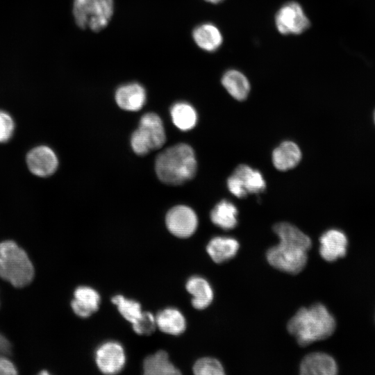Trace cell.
Returning <instances> with one entry per match:
<instances>
[{"mask_svg": "<svg viewBox=\"0 0 375 375\" xmlns=\"http://www.w3.org/2000/svg\"><path fill=\"white\" fill-rule=\"evenodd\" d=\"M274 22L278 31L283 35H299L310 26L303 8L295 1L283 4L276 12Z\"/></svg>", "mask_w": 375, "mask_h": 375, "instance_id": "52a82bcc", "label": "cell"}, {"mask_svg": "<svg viewBox=\"0 0 375 375\" xmlns=\"http://www.w3.org/2000/svg\"><path fill=\"white\" fill-rule=\"evenodd\" d=\"M10 352V344L9 341L0 333V355H8Z\"/></svg>", "mask_w": 375, "mask_h": 375, "instance_id": "f546056e", "label": "cell"}, {"mask_svg": "<svg viewBox=\"0 0 375 375\" xmlns=\"http://www.w3.org/2000/svg\"><path fill=\"white\" fill-rule=\"evenodd\" d=\"M114 12L113 0H74L73 15L76 25L94 32L108 24Z\"/></svg>", "mask_w": 375, "mask_h": 375, "instance_id": "5b68a950", "label": "cell"}, {"mask_svg": "<svg viewBox=\"0 0 375 375\" xmlns=\"http://www.w3.org/2000/svg\"><path fill=\"white\" fill-rule=\"evenodd\" d=\"M188 292L192 295V305L198 310L207 308L212 302L213 292L209 283L202 277L192 276L185 285Z\"/></svg>", "mask_w": 375, "mask_h": 375, "instance_id": "d6986e66", "label": "cell"}, {"mask_svg": "<svg viewBox=\"0 0 375 375\" xmlns=\"http://www.w3.org/2000/svg\"><path fill=\"white\" fill-rule=\"evenodd\" d=\"M172 119L174 125L181 131L193 128L197 122V113L188 103L178 102L170 110Z\"/></svg>", "mask_w": 375, "mask_h": 375, "instance_id": "cb8c5ba5", "label": "cell"}, {"mask_svg": "<svg viewBox=\"0 0 375 375\" xmlns=\"http://www.w3.org/2000/svg\"><path fill=\"white\" fill-rule=\"evenodd\" d=\"M17 373L13 363L6 356L0 355V375H14Z\"/></svg>", "mask_w": 375, "mask_h": 375, "instance_id": "f1b7e54d", "label": "cell"}, {"mask_svg": "<svg viewBox=\"0 0 375 375\" xmlns=\"http://www.w3.org/2000/svg\"><path fill=\"white\" fill-rule=\"evenodd\" d=\"M279 238V244L267 252L268 262L281 271L295 274L306 266L307 251L311 247V240L295 226L280 222L273 227Z\"/></svg>", "mask_w": 375, "mask_h": 375, "instance_id": "6da1fadb", "label": "cell"}, {"mask_svg": "<svg viewBox=\"0 0 375 375\" xmlns=\"http://www.w3.org/2000/svg\"><path fill=\"white\" fill-rule=\"evenodd\" d=\"M204 1L208 3H218L222 1L223 0H204Z\"/></svg>", "mask_w": 375, "mask_h": 375, "instance_id": "4dcf8cb0", "label": "cell"}, {"mask_svg": "<svg viewBox=\"0 0 375 375\" xmlns=\"http://www.w3.org/2000/svg\"><path fill=\"white\" fill-rule=\"evenodd\" d=\"M15 124L10 115L0 110V142H6L11 138Z\"/></svg>", "mask_w": 375, "mask_h": 375, "instance_id": "83f0119b", "label": "cell"}, {"mask_svg": "<svg viewBox=\"0 0 375 375\" xmlns=\"http://www.w3.org/2000/svg\"><path fill=\"white\" fill-rule=\"evenodd\" d=\"M112 302L117 306L120 314L131 323H134L142 315L140 303L126 299L122 295H116L112 298Z\"/></svg>", "mask_w": 375, "mask_h": 375, "instance_id": "d4e9b609", "label": "cell"}, {"mask_svg": "<svg viewBox=\"0 0 375 375\" xmlns=\"http://www.w3.org/2000/svg\"><path fill=\"white\" fill-rule=\"evenodd\" d=\"M95 361L102 373L117 374L123 369L125 365L126 356L124 348L119 342H106L96 350Z\"/></svg>", "mask_w": 375, "mask_h": 375, "instance_id": "9c48e42d", "label": "cell"}, {"mask_svg": "<svg viewBox=\"0 0 375 375\" xmlns=\"http://www.w3.org/2000/svg\"><path fill=\"white\" fill-rule=\"evenodd\" d=\"M239 249L238 242L232 238L215 237L206 247V251L216 263H222L233 258Z\"/></svg>", "mask_w": 375, "mask_h": 375, "instance_id": "ac0fdd59", "label": "cell"}, {"mask_svg": "<svg viewBox=\"0 0 375 375\" xmlns=\"http://www.w3.org/2000/svg\"><path fill=\"white\" fill-rule=\"evenodd\" d=\"M374 122H375V112H374Z\"/></svg>", "mask_w": 375, "mask_h": 375, "instance_id": "1f68e13d", "label": "cell"}, {"mask_svg": "<svg viewBox=\"0 0 375 375\" xmlns=\"http://www.w3.org/2000/svg\"><path fill=\"white\" fill-rule=\"evenodd\" d=\"M222 84L229 94L238 101L244 100L250 91L246 76L236 69H229L222 76Z\"/></svg>", "mask_w": 375, "mask_h": 375, "instance_id": "ffe728a7", "label": "cell"}, {"mask_svg": "<svg viewBox=\"0 0 375 375\" xmlns=\"http://www.w3.org/2000/svg\"><path fill=\"white\" fill-rule=\"evenodd\" d=\"M117 105L128 111L140 110L146 101L144 88L138 83H130L119 87L115 95Z\"/></svg>", "mask_w": 375, "mask_h": 375, "instance_id": "5bb4252c", "label": "cell"}, {"mask_svg": "<svg viewBox=\"0 0 375 375\" xmlns=\"http://www.w3.org/2000/svg\"><path fill=\"white\" fill-rule=\"evenodd\" d=\"M301 158L299 146L292 141L281 143L272 153V162L280 171H287L295 167Z\"/></svg>", "mask_w": 375, "mask_h": 375, "instance_id": "2e32d148", "label": "cell"}, {"mask_svg": "<svg viewBox=\"0 0 375 375\" xmlns=\"http://www.w3.org/2000/svg\"><path fill=\"white\" fill-rule=\"evenodd\" d=\"M193 372L197 375H223L224 368L217 359L213 358H202L199 359L193 366Z\"/></svg>", "mask_w": 375, "mask_h": 375, "instance_id": "484cf974", "label": "cell"}, {"mask_svg": "<svg viewBox=\"0 0 375 375\" xmlns=\"http://www.w3.org/2000/svg\"><path fill=\"white\" fill-rule=\"evenodd\" d=\"M334 317L326 308L316 303L310 308H301L290 319L288 330L301 346L331 336L335 328Z\"/></svg>", "mask_w": 375, "mask_h": 375, "instance_id": "7a4b0ae2", "label": "cell"}, {"mask_svg": "<svg viewBox=\"0 0 375 375\" xmlns=\"http://www.w3.org/2000/svg\"><path fill=\"white\" fill-rule=\"evenodd\" d=\"M192 35L196 44L208 52L215 51L223 42L221 31L211 23H204L196 26Z\"/></svg>", "mask_w": 375, "mask_h": 375, "instance_id": "e0dca14e", "label": "cell"}, {"mask_svg": "<svg viewBox=\"0 0 375 375\" xmlns=\"http://www.w3.org/2000/svg\"><path fill=\"white\" fill-rule=\"evenodd\" d=\"M238 210L229 201L222 200L210 212V219L217 226L224 230L234 228L238 224Z\"/></svg>", "mask_w": 375, "mask_h": 375, "instance_id": "603a6c76", "label": "cell"}, {"mask_svg": "<svg viewBox=\"0 0 375 375\" xmlns=\"http://www.w3.org/2000/svg\"><path fill=\"white\" fill-rule=\"evenodd\" d=\"M155 317L156 326L165 333L178 335L185 330V319L182 313L176 308H165L159 312Z\"/></svg>", "mask_w": 375, "mask_h": 375, "instance_id": "44dd1931", "label": "cell"}, {"mask_svg": "<svg viewBox=\"0 0 375 375\" xmlns=\"http://www.w3.org/2000/svg\"><path fill=\"white\" fill-rule=\"evenodd\" d=\"M132 324L133 331L139 335H150L157 326L156 317L149 312H142L141 316Z\"/></svg>", "mask_w": 375, "mask_h": 375, "instance_id": "4316f807", "label": "cell"}, {"mask_svg": "<svg viewBox=\"0 0 375 375\" xmlns=\"http://www.w3.org/2000/svg\"><path fill=\"white\" fill-rule=\"evenodd\" d=\"M319 243V253L326 261L333 262L346 255L348 240L340 230L326 231L320 237Z\"/></svg>", "mask_w": 375, "mask_h": 375, "instance_id": "7c38bea8", "label": "cell"}, {"mask_svg": "<svg viewBox=\"0 0 375 375\" xmlns=\"http://www.w3.org/2000/svg\"><path fill=\"white\" fill-rule=\"evenodd\" d=\"M144 374L147 375H177L180 371L169 361L168 353L160 350L147 356L143 363Z\"/></svg>", "mask_w": 375, "mask_h": 375, "instance_id": "7402d4cb", "label": "cell"}, {"mask_svg": "<svg viewBox=\"0 0 375 375\" xmlns=\"http://www.w3.org/2000/svg\"><path fill=\"white\" fill-rule=\"evenodd\" d=\"M194 150L187 144L180 143L162 151L156 160L158 178L169 185H178L192 178L197 171Z\"/></svg>", "mask_w": 375, "mask_h": 375, "instance_id": "3957f363", "label": "cell"}, {"mask_svg": "<svg viewBox=\"0 0 375 375\" xmlns=\"http://www.w3.org/2000/svg\"><path fill=\"white\" fill-rule=\"evenodd\" d=\"M33 265L26 251L11 240L0 243V277L16 288L33 280Z\"/></svg>", "mask_w": 375, "mask_h": 375, "instance_id": "277c9868", "label": "cell"}, {"mask_svg": "<svg viewBox=\"0 0 375 375\" xmlns=\"http://www.w3.org/2000/svg\"><path fill=\"white\" fill-rule=\"evenodd\" d=\"M26 163L32 174L40 177H47L56 172L58 160L51 148L39 146L28 153Z\"/></svg>", "mask_w": 375, "mask_h": 375, "instance_id": "30bf717a", "label": "cell"}, {"mask_svg": "<svg viewBox=\"0 0 375 375\" xmlns=\"http://www.w3.org/2000/svg\"><path fill=\"white\" fill-rule=\"evenodd\" d=\"M74 297L71 305L78 316L88 317L99 309L100 296L94 289L79 286L75 290Z\"/></svg>", "mask_w": 375, "mask_h": 375, "instance_id": "9a60e30c", "label": "cell"}, {"mask_svg": "<svg viewBox=\"0 0 375 375\" xmlns=\"http://www.w3.org/2000/svg\"><path fill=\"white\" fill-rule=\"evenodd\" d=\"M150 150L160 149L165 144L166 135L160 117L153 112L144 115L136 129Z\"/></svg>", "mask_w": 375, "mask_h": 375, "instance_id": "8fae6325", "label": "cell"}, {"mask_svg": "<svg viewBox=\"0 0 375 375\" xmlns=\"http://www.w3.org/2000/svg\"><path fill=\"white\" fill-rule=\"evenodd\" d=\"M337 372L336 362L325 353H309L300 365V374L302 375H335Z\"/></svg>", "mask_w": 375, "mask_h": 375, "instance_id": "4fadbf2b", "label": "cell"}, {"mask_svg": "<svg viewBox=\"0 0 375 375\" xmlns=\"http://www.w3.org/2000/svg\"><path fill=\"white\" fill-rule=\"evenodd\" d=\"M165 222L169 231L181 238L191 236L198 226L195 212L191 208L183 205L171 208L166 215Z\"/></svg>", "mask_w": 375, "mask_h": 375, "instance_id": "ba28073f", "label": "cell"}, {"mask_svg": "<svg viewBox=\"0 0 375 375\" xmlns=\"http://www.w3.org/2000/svg\"><path fill=\"white\" fill-rule=\"evenodd\" d=\"M228 190L238 198L245 197L248 194L262 192L266 183L262 174L247 165H238L228 178Z\"/></svg>", "mask_w": 375, "mask_h": 375, "instance_id": "8992f818", "label": "cell"}]
</instances>
